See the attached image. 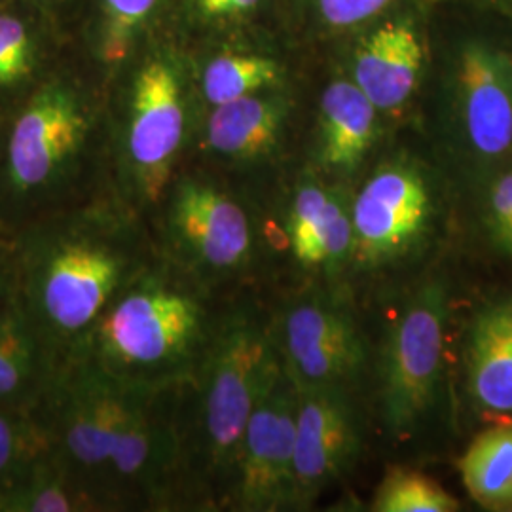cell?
Listing matches in <instances>:
<instances>
[{"instance_id": "d6986e66", "label": "cell", "mask_w": 512, "mask_h": 512, "mask_svg": "<svg viewBox=\"0 0 512 512\" xmlns=\"http://www.w3.org/2000/svg\"><path fill=\"white\" fill-rule=\"evenodd\" d=\"M380 110L351 80H336L321 97L319 160L330 173L351 175L376 139Z\"/></svg>"}, {"instance_id": "ac0fdd59", "label": "cell", "mask_w": 512, "mask_h": 512, "mask_svg": "<svg viewBox=\"0 0 512 512\" xmlns=\"http://www.w3.org/2000/svg\"><path fill=\"white\" fill-rule=\"evenodd\" d=\"M287 118V103L275 95H247L211 107L205 120V148L222 160L245 164L274 150Z\"/></svg>"}, {"instance_id": "4316f807", "label": "cell", "mask_w": 512, "mask_h": 512, "mask_svg": "<svg viewBox=\"0 0 512 512\" xmlns=\"http://www.w3.org/2000/svg\"><path fill=\"white\" fill-rule=\"evenodd\" d=\"M482 226L501 255L512 258V169L501 173L486 192Z\"/></svg>"}, {"instance_id": "44dd1931", "label": "cell", "mask_w": 512, "mask_h": 512, "mask_svg": "<svg viewBox=\"0 0 512 512\" xmlns=\"http://www.w3.org/2000/svg\"><path fill=\"white\" fill-rule=\"evenodd\" d=\"M0 512H97L54 454L0 497Z\"/></svg>"}, {"instance_id": "cb8c5ba5", "label": "cell", "mask_w": 512, "mask_h": 512, "mask_svg": "<svg viewBox=\"0 0 512 512\" xmlns=\"http://www.w3.org/2000/svg\"><path fill=\"white\" fill-rule=\"evenodd\" d=\"M376 512H456L459 501L437 480L408 467H393L376 488Z\"/></svg>"}, {"instance_id": "3957f363", "label": "cell", "mask_w": 512, "mask_h": 512, "mask_svg": "<svg viewBox=\"0 0 512 512\" xmlns=\"http://www.w3.org/2000/svg\"><path fill=\"white\" fill-rule=\"evenodd\" d=\"M279 370L275 325L255 302L228 298L200 365L177 395L181 509L230 507L241 437Z\"/></svg>"}, {"instance_id": "52a82bcc", "label": "cell", "mask_w": 512, "mask_h": 512, "mask_svg": "<svg viewBox=\"0 0 512 512\" xmlns=\"http://www.w3.org/2000/svg\"><path fill=\"white\" fill-rule=\"evenodd\" d=\"M148 226L158 255L222 298L255 262L253 215L209 177L177 175Z\"/></svg>"}, {"instance_id": "83f0119b", "label": "cell", "mask_w": 512, "mask_h": 512, "mask_svg": "<svg viewBox=\"0 0 512 512\" xmlns=\"http://www.w3.org/2000/svg\"><path fill=\"white\" fill-rule=\"evenodd\" d=\"M391 0H319L323 18L334 27H348L372 18Z\"/></svg>"}, {"instance_id": "f1b7e54d", "label": "cell", "mask_w": 512, "mask_h": 512, "mask_svg": "<svg viewBox=\"0 0 512 512\" xmlns=\"http://www.w3.org/2000/svg\"><path fill=\"white\" fill-rule=\"evenodd\" d=\"M16 298V255L12 238L0 234V308Z\"/></svg>"}, {"instance_id": "9a60e30c", "label": "cell", "mask_w": 512, "mask_h": 512, "mask_svg": "<svg viewBox=\"0 0 512 512\" xmlns=\"http://www.w3.org/2000/svg\"><path fill=\"white\" fill-rule=\"evenodd\" d=\"M59 366L16 298L0 308V406L37 410Z\"/></svg>"}, {"instance_id": "4fadbf2b", "label": "cell", "mask_w": 512, "mask_h": 512, "mask_svg": "<svg viewBox=\"0 0 512 512\" xmlns=\"http://www.w3.org/2000/svg\"><path fill=\"white\" fill-rule=\"evenodd\" d=\"M458 114L465 141L480 158L512 148V69L488 48L463 50L458 69Z\"/></svg>"}, {"instance_id": "4dcf8cb0", "label": "cell", "mask_w": 512, "mask_h": 512, "mask_svg": "<svg viewBox=\"0 0 512 512\" xmlns=\"http://www.w3.org/2000/svg\"><path fill=\"white\" fill-rule=\"evenodd\" d=\"M2 135H4V133H2ZM2 135H0V137H2Z\"/></svg>"}, {"instance_id": "2e32d148", "label": "cell", "mask_w": 512, "mask_h": 512, "mask_svg": "<svg viewBox=\"0 0 512 512\" xmlns=\"http://www.w3.org/2000/svg\"><path fill=\"white\" fill-rule=\"evenodd\" d=\"M465 374L480 410L512 414V296L476 313L467 334Z\"/></svg>"}, {"instance_id": "ba28073f", "label": "cell", "mask_w": 512, "mask_h": 512, "mask_svg": "<svg viewBox=\"0 0 512 512\" xmlns=\"http://www.w3.org/2000/svg\"><path fill=\"white\" fill-rule=\"evenodd\" d=\"M186 135L181 74L165 59H148L124 95L110 164L114 192L147 222L177 177Z\"/></svg>"}, {"instance_id": "8992f818", "label": "cell", "mask_w": 512, "mask_h": 512, "mask_svg": "<svg viewBox=\"0 0 512 512\" xmlns=\"http://www.w3.org/2000/svg\"><path fill=\"white\" fill-rule=\"evenodd\" d=\"M450 293L442 279L420 283L399 308L378 363V414L397 444L423 439L446 412Z\"/></svg>"}, {"instance_id": "603a6c76", "label": "cell", "mask_w": 512, "mask_h": 512, "mask_svg": "<svg viewBox=\"0 0 512 512\" xmlns=\"http://www.w3.org/2000/svg\"><path fill=\"white\" fill-rule=\"evenodd\" d=\"M279 80L274 59L260 55L224 54L211 59L202 78V92L209 107H219L247 95L272 88Z\"/></svg>"}, {"instance_id": "e0dca14e", "label": "cell", "mask_w": 512, "mask_h": 512, "mask_svg": "<svg viewBox=\"0 0 512 512\" xmlns=\"http://www.w3.org/2000/svg\"><path fill=\"white\" fill-rule=\"evenodd\" d=\"M423 50L406 23H387L355 55L353 82L380 112L401 109L420 80Z\"/></svg>"}, {"instance_id": "7c38bea8", "label": "cell", "mask_w": 512, "mask_h": 512, "mask_svg": "<svg viewBox=\"0 0 512 512\" xmlns=\"http://www.w3.org/2000/svg\"><path fill=\"white\" fill-rule=\"evenodd\" d=\"M363 442L355 395L298 389L294 437V507H308L348 473Z\"/></svg>"}, {"instance_id": "5b68a950", "label": "cell", "mask_w": 512, "mask_h": 512, "mask_svg": "<svg viewBox=\"0 0 512 512\" xmlns=\"http://www.w3.org/2000/svg\"><path fill=\"white\" fill-rule=\"evenodd\" d=\"M226 300L156 253L110 302L80 355L131 384L179 387L200 365Z\"/></svg>"}, {"instance_id": "7a4b0ae2", "label": "cell", "mask_w": 512, "mask_h": 512, "mask_svg": "<svg viewBox=\"0 0 512 512\" xmlns=\"http://www.w3.org/2000/svg\"><path fill=\"white\" fill-rule=\"evenodd\" d=\"M16 300L59 365L86 346L110 302L156 256L147 219L112 190L12 238Z\"/></svg>"}, {"instance_id": "d4e9b609", "label": "cell", "mask_w": 512, "mask_h": 512, "mask_svg": "<svg viewBox=\"0 0 512 512\" xmlns=\"http://www.w3.org/2000/svg\"><path fill=\"white\" fill-rule=\"evenodd\" d=\"M156 2L158 0H105L101 59L107 65H118L128 57L131 40Z\"/></svg>"}, {"instance_id": "484cf974", "label": "cell", "mask_w": 512, "mask_h": 512, "mask_svg": "<svg viewBox=\"0 0 512 512\" xmlns=\"http://www.w3.org/2000/svg\"><path fill=\"white\" fill-rule=\"evenodd\" d=\"M35 73V50L27 29L14 16L0 14V92H14Z\"/></svg>"}, {"instance_id": "277c9868", "label": "cell", "mask_w": 512, "mask_h": 512, "mask_svg": "<svg viewBox=\"0 0 512 512\" xmlns=\"http://www.w3.org/2000/svg\"><path fill=\"white\" fill-rule=\"evenodd\" d=\"M101 124L90 93L65 78L37 86L6 124L0 141V234L112 192L93 165Z\"/></svg>"}, {"instance_id": "30bf717a", "label": "cell", "mask_w": 512, "mask_h": 512, "mask_svg": "<svg viewBox=\"0 0 512 512\" xmlns=\"http://www.w3.org/2000/svg\"><path fill=\"white\" fill-rule=\"evenodd\" d=\"M275 340L281 365L298 389L355 395L368 368L365 334L336 294L308 291L285 308Z\"/></svg>"}, {"instance_id": "8fae6325", "label": "cell", "mask_w": 512, "mask_h": 512, "mask_svg": "<svg viewBox=\"0 0 512 512\" xmlns=\"http://www.w3.org/2000/svg\"><path fill=\"white\" fill-rule=\"evenodd\" d=\"M296 410L298 387L281 365L241 437L228 509L272 512L294 507Z\"/></svg>"}, {"instance_id": "7402d4cb", "label": "cell", "mask_w": 512, "mask_h": 512, "mask_svg": "<svg viewBox=\"0 0 512 512\" xmlns=\"http://www.w3.org/2000/svg\"><path fill=\"white\" fill-rule=\"evenodd\" d=\"M50 454V435L37 410L0 406V497Z\"/></svg>"}, {"instance_id": "9c48e42d", "label": "cell", "mask_w": 512, "mask_h": 512, "mask_svg": "<svg viewBox=\"0 0 512 512\" xmlns=\"http://www.w3.org/2000/svg\"><path fill=\"white\" fill-rule=\"evenodd\" d=\"M442 224L439 194L418 165H382L351 202L349 270L365 275L404 270L435 247Z\"/></svg>"}, {"instance_id": "5bb4252c", "label": "cell", "mask_w": 512, "mask_h": 512, "mask_svg": "<svg viewBox=\"0 0 512 512\" xmlns=\"http://www.w3.org/2000/svg\"><path fill=\"white\" fill-rule=\"evenodd\" d=\"M285 236L300 268L327 277L342 274L351 262V202L323 184H300L287 213Z\"/></svg>"}, {"instance_id": "6da1fadb", "label": "cell", "mask_w": 512, "mask_h": 512, "mask_svg": "<svg viewBox=\"0 0 512 512\" xmlns=\"http://www.w3.org/2000/svg\"><path fill=\"white\" fill-rule=\"evenodd\" d=\"M179 387L131 384L82 355L59 366L37 412L95 511L181 509Z\"/></svg>"}, {"instance_id": "ffe728a7", "label": "cell", "mask_w": 512, "mask_h": 512, "mask_svg": "<svg viewBox=\"0 0 512 512\" xmlns=\"http://www.w3.org/2000/svg\"><path fill=\"white\" fill-rule=\"evenodd\" d=\"M459 475L482 509L512 512V421L480 431L459 458Z\"/></svg>"}, {"instance_id": "f546056e", "label": "cell", "mask_w": 512, "mask_h": 512, "mask_svg": "<svg viewBox=\"0 0 512 512\" xmlns=\"http://www.w3.org/2000/svg\"><path fill=\"white\" fill-rule=\"evenodd\" d=\"M258 0H198V8L207 18H228L253 10Z\"/></svg>"}]
</instances>
